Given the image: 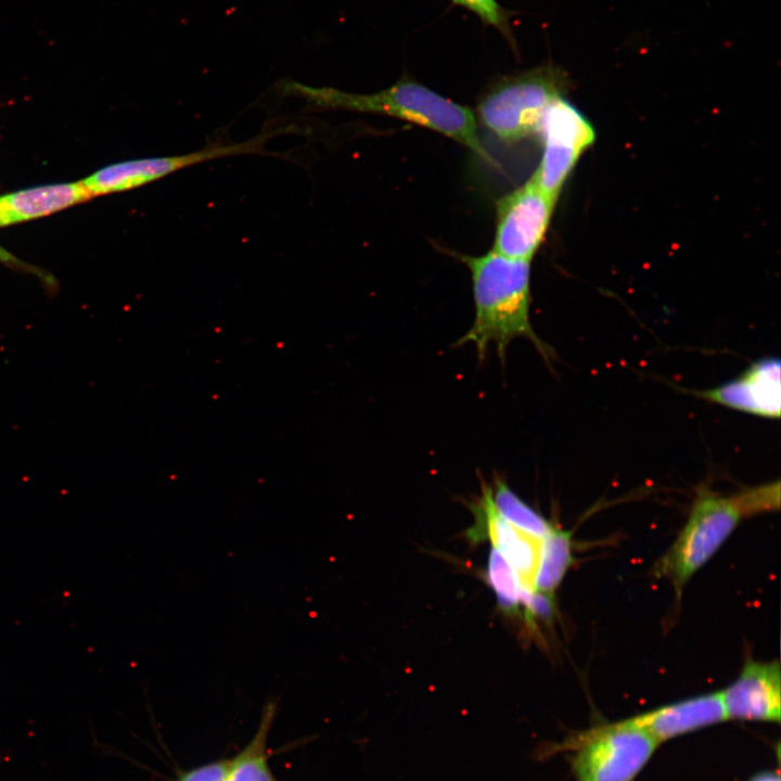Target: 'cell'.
<instances>
[{
    "mask_svg": "<svg viewBox=\"0 0 781 781\" xmlns=\"http://www.w3.org/2000/svg\"><path fill=\"white\" fill-rule=\"evenodd\" d=\"M728 719L780 722L779 661L747 660L739 677L721 691Z\"/></svg>",
    "mask_w": 781,
    "mask_h": 781,
    "instance_id": "cell-10",
    "label": "cell"
},
{
    "mask_svg": "<svg viewBox=\"0 0 781 781\" xmlns=\"http://www.w3.org/2000/svg\"><path fill=\"white\" fill-rule=\"evenodd\" d=\"M728 719L721 691L665 705L630 720L660 744L675 737Z\"/></svg>",
    "mask_w": 781,
    "mask_h": 781,
    "instance_id": "cell-12",
    "label": "cell"
},
{
    "mask_svg": "<svg viewBox=\"0 0 781 781\" xmlns=\"http://www.w3.org/2000/svg\"><path fill=\"white\" fill-rule=\"evenodd\" d=\"M566 87L564 72L551 64L503 76L479 97L478 120L504 142L521 141L537 133L546 110Z\"/></svg>",
    "mask_w": 781,
    "mask_h": 781,
    "instance_id": "cell-4",
    "label": "cell"
},
{
    "mask_svg": "<svg viewBox=\"0 0 781 781\" xmlns=\"http://www.w3.org/2000/svg\"><path fill=\"white\" fill-rule=\"evenodd\" d=\"M274 133L267 131L244 142L215 144L181 155L131 159L106 166L81 181L91 197L129 191L157 181L178 170L216 158L259 154Z\"/></svg>",
    "mask_w": 781,
    "mask_h": 781,
    "instance_id": "cell-7",
    "label": "cell"
},
{
    "mask_svg": "<svg viewBox=\"0 0 781 781\" xmlns=\"http://www.w3.org/2000/svg\"><path fill=\"white\" fill-rule=\"evenodd\" d=\"M658 745L648 731L628 718L542 747L537 757L572 751L571 766L576 781H632Z\"/></svg>",
    "mask_w": 781,
    "mask_h": 781,
    "instance_id": "cell-5",
    "label": "cell"
},
{
    "mask_svg": "<svg viewBox=\"0 0 781 781\" xmlns=\"http://www.w3.org/2000/svg\"><path fill=\"white\" fill-rule=\"evenodd\" d=\"M90 199L81 181L41 185L0 195V228L43 217Z\"/></svg>",
    "mask_w": 781,
    "mask_h": 781,
    "instance_id": "cell-13",
    "label": "cell"
},
{
    "mask_svg": "<svg viewBox=\"0 0 781 781\" xmlns=\"http://www.w3.org/2000/svg\"><path fill=\"white\" fill-rule=\"evenodd\" d=\"M281 89L285 94L304 99L312 107L381 114L417 124L487 158L473 112L411 78L402 77L386 89L364 94L295 81H284Z\"/></svg>",
    "mask_w": 781,
    "mask_h": 781,
    "instance_id": "cell-2",
    "label": "cell"
},
{
    "mask_svg": "<svg viewBox=\"0 0 781 781\" xmlns=\"http://www.w3.org/2000/svg\"><path fill=\"white\" fill-rule=\"evenodd\" d=\"M277 700L264 706L258 728L244 746L231 758L228 781H279L269 765L268 738L277 715Z\"/></svg>",
    "mask_w": 781,
    "mask_h": 781,
    "instance_id": "cell-14",
    "label": "cell"
},
{
    "mask_svg": "<svg viewBox=\"0 0 781 781\" xmlns=\"http://www.w3.org/2000/svg\"><path fill=\"white\" fill-rule=\"evenodd\" d=\"M780 367L778 358L760 359L737 379L700 392L699 396L731 409L778 419L781 408Z\"/></svg>",
    "mask_w": 781,
    "mask_h": 781,
    "instance_id": "cell-11",
    "label": "cell"
},
{
    "mask_svg": "<svg viewBox=\"0 0 781 781\" xmlns=\"http://www.w3.org/2000/svg\"><path fill=\"white\" fill-rule=\"evenodd\" d=\"M537 133L543 152L532 178L549 197L558 201L562 188L582 152L596 138L589 120L563 95L546 110Z\"/></svg>",
    "mask_w": 781,
    "mask_h": 781,
    "instance_id": "cell-6",
    "label": "cell"
},
{
    "mask_svg": "<svg viewBox=\"0 0 781 781\" xmlns=\"http://www.w3.org/2000/svg\"><path fill=\"white\" fill-rule=\"evenodd\" d=\"M780 507L779 481L721 495L702 487L688 520L654 573L680 593L691 576L719 549L741 521Z\"/></svg>",
    "mask_w": 781,
    "mask_h": 781,
    "instance_id": "cell-3",
    "label": "cell"
},
{
    "mask_svg": "<svg viewBox=\"0 0 781 781\" xmlns=\"http://www.w3.org/2000/svg\"><path fill=\"white\" fill-rule=\"evenodd\" d=\"M485 579L495 592L498 606L508 614H520L522 589L515 571L495 548L489 552Z\"/></svg>",
    "mask_w": 781,
    "mask_h": 781,
    "instance_id": "cell-17",
    "label": "cell"
},
{
    "mask_svg": "<svg viewBox=\"0 0 781 781\" xmlns=\"http://www.w3.org/2000/svg\"><path fill=\"white\" fill-rule=\"evenodd\" d=\"M572 563L571 533L554 526L542 538L535 590L553 594Z\"/></svg>",
    "mask_w": 781,
    "mask_h": 781,
    "instance_id": "cell-15",
    "label": "cell"
},
{
    "mask_svg": "<svg viewBox=\"0 0 781 781\" xmlns=\"http://www.w3.org/2000/svg\"><path fill=\"white\" fill-rule=\"evenodd\" d=\"M460 258L471 272L475 317L454 345L473 344L482 362L494 344L503 363L510 343L524 337L548 359L550 348L534 332L529 317L532 260L508 258L494 251Z\"/></svg>",
    "mask_w": 781,
    "mask_h": 781,
    "instance_id": "cell-1",
    "label": "cell"
},
{
    "mask_svg": "<svg viewBox=\"0 0 781 781\" xmlns=\"http://www.w3.org/2000/svg\"><path fill=\"white\" fill-rule=\"evenodd\" d=\"M556 201L530 177L497 202L491 251L512 259L532 260L548 230Z\"/></svg>",
    "mask_w": 781,
    "mask_h": 781,
    "instance_id": "cell-8",
    "label": "cell"
},
{
    "mask_svg": "<svg viewBox=\"0 0 781 781\" xmlns=\"http://www.w3.org/2000/svg\"><path fill=\"white\" fill-rule=\"evenodd\" d=\"M451 2L470 10L485 25L496 28L511 48L516 50V40L510 21L512 11L504 9L497 0H451Z\"/></svg>",
    "mask_w": 781,
    "mask_h": 781,
    "instance_id": "cell-18",
    "label": "cell"
},
{
    "mask_svg": "<svg viewBox=\"0 0 781 781\" xmlns=\"http://www.w3.org/2000/svg\"><path fill=\"white\" fill-rule=\"evenodd\" d=\"M231 758H219L180 771L174 781H228Z\"/></svg>",
    "mask_w": 781,
    "mask_h": 781,
    "instance_id": "cell-19",
    "label": "cell"
},
{
    "mask_svg": "<svg viewBox=\"0 0 781 781\" xmlns=\"http://www.w3.org/2000/svg\"><path fill=\"white\" fill-rule=\"evenodd\" d=\"M473 512L476 523L469 537L475 541L487 538L511 564L522 589L535 591L542 538L525 533L504 520L492 502L488 485L482 486V495L473 504Z\"/></svg>",
    "mask_w": 781,
    "mask_h": 781,
    "instance_id": "cell-9",
    "label": "cell"
},
{
    "mask_svg": "<svg viewBox=\"0 0 781 781\" xmlns=\"http://www.w3.org/2000/svg\"><path fill=\"white\" fill-rule=\"evenodd\" d=\"M491 487L492 502L499 514L521 530L543 538L554 527L536 510L523 501L499 476Z\"/></svg>",
    "mask_w": 781,
    "mask_h": 781,
    "instance_id": "cell-16",
    "label": "cell"
},
{
    "mask_svg": "<svg viewBox=\"0 0 781 781\" xmlns=\"http://www.w3.org/2000/svg\"><path fill=\"white\" fill-rule=\"evenodd\" d=\"M750 781H780V777H779L778 772L767 771V772H761L759 774H756Z\"/></svg>",
    "mask_w": 781,
    "mask_h": 781,
    "instance_id": "cell-20",
    "label": "cell"
}]
</instances>
